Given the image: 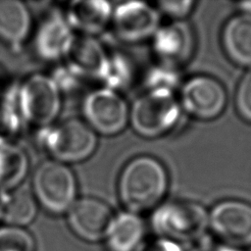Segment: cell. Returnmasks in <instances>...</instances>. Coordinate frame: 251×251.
<instances>
[{
  "instance_id": "obj_27",
  "label": "cell",
  "mask_w": 251,
  "mask_h": 251,
  "mask_svg": "<svg viewBox=\"0 0 251 251\" xmlns=\"http://www.w3.org/2000/svg\"><path fill=\"white\" fill-rule=\"evenodd\" d=\"M0 217H1V209H0Z\"/></svg>"
},
{
  "instance_id": "obj_9",
  "label": "cell",
  "mask_w": 251,
  "mask_h": 251,
  "mask_svg": "<svg viewBox=\"0 0 251 251\" xmlns=\"http://www.w3.org/2000/svg\"><path fill=\"white\" fill-rule=\"evenodd\" d=\"M227 95L223 84L213 76L196 75L185 81L180 90L181 109L192 117L210 121L226 108Z\"/></svg>"
},
{
  "instance_id": "obj_16",
  "label": "cell",
  "mask_w": 251,
  "mask_h": 251,
  "mask_svg": "<svg viewBox=\"0 0 251 251\" xmlns=\"http://www.w3.org/2000/svg\"><path fill=\"white\" fill-rule=\"evenodd\" d=\"M222 45L234 64L251 68V16L238 14L230 18L222 31Z\"/></svg>"
},
{
  "instance_id": "obj_6",
  "label": "cell",
  "mask_w": 251,
  "mask_h": 251,
  "mask_svg": "<svg viewBox=\"0 0 251 251\" xmlns=\"http://www.w3.org/2000/svg\"><path fill=\"white\" fill-rule=\"evenodd\" d=\"M60 107V90L53 78L36 74L22 84L19 92L20 114L29 124L48 126L57 118Z\"/></svg>"
},
{
  "instance_id": "obj_4",
  "label": "cell",
  "mask_w": 251,
  "mask_h": 251,
  "mask_svg": "<svg viewBox=\"0 0 251 251\" xmlns=\"http://www.w3.org/2000/svg\"><path fill=\"white\" fill-rule=\"evenodd\" d=\"M32 188L35 199L53 214L69 211L75 201V177L68 166L55 160L45 161L37 167Z\"/></svg>"
},
{
  "instance_id": "obj_10",
  "label": "cell",
  "mask_w": 251,
  "mask_h": 251,
  "mask_svg": "<svg viewBox=\"0 0 251 251\" xmlns=\"http://www.w3.org/2000/svg\"><path fill=\"white\" fill-rule=\"evenodd\" d=\"M116 34L121 40L138 42L153 36L160 27V17L156 9L144 2H125L112 15Z\"/></svg>"
},
{
  "instance_id": "obj_7",
  "label": "cell",
  "mask_w": 251,
  "mask_h": 251,
  "mask_svg": "<svg viewBox=\"0 0 251 251\" xmlns=\"http://www.w3.org/2000/svg\"><path fill=\"white\" fill-rule=\"evenodd\" d=\"M209 226L226 247L251 246V204L234 199L218 203L209 213Z\"/></svg>"
},
{
  "instance_id": "obj_19",
  "label": "cell",
  "mask_w": 251,
  "mask_h": 251,
  "mask_svg": "<svg viewBox=\"0 0 251 251\" xmlns=\"http://www.w3.org/2000/svg\"><path fill=\"white\" fill-rule=\"evenodd\" d=\"M0 209L1 217L6 223L15 226H25L32 222L36 215V199L26 185H19L5 192Z\"/></svg>"
},
{
  "instance_id": "obj_8",
  "label": "cell",
  "mask_w": 251,
  "mask_h": 251,
  "mask_svg": "<svg viewBox=\"0 0 251 251\" xmlns=\"http://www.w3.org/2000/svg\"><path fill=\"white\" fill-rule=\"evenodd\" d=\"M82 108L86 124L95 132L105 135L119 133L129 121V110L124 98L107 87L91 91Z\"/></svg>"
},
{
  "instance_id": "obj_15",
  "label": "cell",
  "mask_w": 251,
  "mask_h": 251,
  "mask_svg": "<svg viewBox=\"0 0 251 251\" xmlns=\"http://www.w3.org/2000/svg\"><path fill=\"white\" fill-rule=\"evenodd\" d=\"M112 15V7L107 1L77 0L70 3L66 20L72 28L82 32V35L91 36L106 27Z\"/></svg>"
},
{
  "instance_id": "obj_2",
  "label": "cell",
  "mask_w": 251,
  "mask_h": 251,
  "mask_svg": "<svg viewBox=\"0 0 251 251\" xmlns=\"http://www.w3.org/2000/svg\"><path fill=\"white\" fill-rule=\"evenodd\" d=\"M180 104L173 90L151 88L139 96L129 110V122L139 135L154 138L169 132L180 116Z\"/></svg>"
},
{
  "instance_id": "obj_25",
  "label": "cell",
  "mask_w": 251,
  "mask_h": 251,
  "mask_svg": "<svg viewBox=\"0 0 251 251\" xmlns=\"http://www.w3.org/2000/svg\"><path fill=\"white\" fill-rule=\"evenodd\" d=\"M135 251H183V250L176 241L161 237V238L149 240L140 244Z\"/></svg>"
},
{
  "instance_id": "obj_11",
  "label": "cell",
  "mask_w": 251,
  "mask_h": 251,
  "mask_svg": "<svg viewBox=\"0 0 251 251\" xmlns=\"http://www.w3.org/2000/svg\"><path fill=\"white\" fill-rule=\"evenodd\" d=\"M114 217L104 202L90 197L80 198L69 209L68 222L73 231L87 241L107 237Z\"/></svg>"
},
{
  "instance_id": "obj_23",
  "label": "cell",
  "mask_w": 251,
  "mask_h": 251,
  "mask_svg": "<svg viewBox=\"0 0 251 251\" xmlns=\"http://www.w3.org/2000/svg\"><path fill=\"white\" fill-rule=\"evenodd\" d=\"M235 107L239 116L251 123V68H248L236 88Z\"/></svg>"
},
{
  "instance_id": "obj_5",
  "label": "cell",
  "mask_w": 251,
  "mask_h": 251,
  "mask_svg": "<svg viewBox=\"0 0 251 251\" xmlns=\"http://www.w3.org/2000/svg\"><path fill=\"white\" fill-rule=\"evenodd\" d=\"M43 145L55 161L75 163L87 159L95 151L97 136L86 123L70 119L45 129Z\"/></svg>"
},
{
  "instance_id": "obj_18",
  "label": "cell",
  "mask_w": 251,
  "mask_h": 251,
  "mask_svg": "<svg viewBox=\"0 0 251 251\" xmlns=\"http://www.w3.org/2000/svg\"><path fill=\"white\" fill-rule=\"evenodd\" d=\"M144 234V224L134 213H122L114 218L107 235L110 251H135Z\"/></svg>"
},
{
  "instance_id": "obj_22",
  "label": "cell",
  "mask_w": 251,
  "mask_h": 251,
  "mask_svg": "<svg viewBox=\"0 0 251 251\" xmlns=\"http://www.w3.org/2000/svg\"><path fill=\"white\" fill-rule=\"evenodd\" d=\"M129 77V68L126 62L119 57H109L102 80L107 83V88L113 89L124 85Z\"/></svg>"
},
{
  "instance_id": "obj_21",
  "label": "cell",
  "mask_w": 251,
  "mask_h": 251,
  "mask_svg": "<svg viewBox=\"0 0 251 251\" xmlns=\"http://www.w3.org/2000/svg\"><path fill=\"white\" fill-rule=\"evenodd\" d=\"M0 251H35V241L20 226H3L0 227Z\"/></svg>"
},
{
  "instance_id": "obj_1",
  "label": "cell",
  "mask_w": 251,
  "mask_h": 251,
  "mask_svg": "<svg viewBox=\"0 0 251 251\" xmlns=\"http://www.w3.org/2000/svg\"><path fill=\"white\" fill-rule=\"evenodd\" d=\"M168 182L162 163L151 156H138L130 160L120 175L119 196L131 213L149 210L163 199Z\"/></svg>"
},
{
  "instance_id": "obj_14",
  "label": "cell",
  "mask_w": 251,
  "mask_h": 251,
  "mask_svg": "<svg viewBox=\"0 0 251 251\" xmlns=\"http://www.w3.org/2000/svg\"><path fill=\"white\" fill-rule=\"evenodd\" d=\"M74 37L66 18L52 14L38 26L34 40L35 51L44 60H57L66 56Z\"/></svg>"
},
{
  "instance_id": "obj_26",
  "label": "cell",
  "mask_w": 251,
  "mask_h": 251,
  "mask_svg": "<svg viewBox=\"0 0 251 251\" xmlns=\"http://www.w3.org/2000/svg\"><path fill=\"white\" fill-rule=\"evenodd\" d=\"M236 6L240 10L241 14H246V15L251 16V1L239 2V3H236Z\"/></svg>"
},
{
  "instance_id": "obj_3",
  "label": "cell",
  "mask_w": 251,
  "mask_h": 251,
  "mask_svg": "<svg viewBox=\"0 0 251 251\" xmlns=\"http://www.w3.org/2000/svg\"><path fill=\"white\" fill-rule=\"evenodd\" d=\"M152 225L163 238L196 241L205 235L209 227V213L196 202L173 201L155 211Z\"/></svg>"
},
{
  "instance_id": "obj_13",
  "label": "cell",
  "mask_w": 251,
  "mask_h": 251,
  "mask_svg": "<svg viewBox=\"0 0 251 251\" xmlns=\"http://www.w3.org/2000/svg\"><path fill=\"white\" fill-rule=\"evenodd\" d=\"M70 70L75 75L101 79L109 60L103 46L92 36H75L65 56Z\"/></svg>"
},
{
  "instance_id": "obj_24",
  "label": "cell",
  "mask_w": 251,
  "mask_h": 251,
  "mask_svg": "<svg viewBox=\"0 0 251 251\" xmlns=\"http://www.w3.org/2000/svg\"><path fill=\"white\" fill-rule=\"evenodd\" d=\"M194 5L193 1L180 0V1H159V10L168 17L176 21H182L192 10Z\"/></svg>"
},
{
  "instance_id": "obj_17",
  "label": "cell",
  "mask_w": 251,
  "mask_h": 251,
  "mask_svg": "<svg viewBox=\"0 0 251 251\" xmlns=\"http://www.w3.org/2000/svg\"><path fill=\"white\" fill-rule=\"evenodd\" d=\"M31 26L26 6L17 0H0V38L18 45L28 35Z\"/></svg>"
},
{
  "instance_id": "obj_12",
  "label": "cell",
  "mask_w": 251,
  "mask_h": 251,
  "mask_svg": "<svg viewBox=\"0 0 251 251\" xmlns=\"http://www.w3.org/2000/svg\"><path fill=\"white\" fill-rule=\"evenodd\" d=\"M194 48L193 32L183 21L161 26L153 35V51L168 66H177L186 62Z\"/></svg>"
},
{
  "instance_id": "obj_20",
  "label": "cell",
  "mask_w": 251,
  "mask_h": 251,
  "mask_svg": "<svg viewBox=\"0 0 251 251\" xmlns=\"http://www.w3.org/2000/svg\"><path fill=\"white\" fill-rule=\"evenodd\" d=\"M27 168V156L22 148L11 143L0 144V190L7 192L21 185Z\"/></svg>"
}]
</instances>
